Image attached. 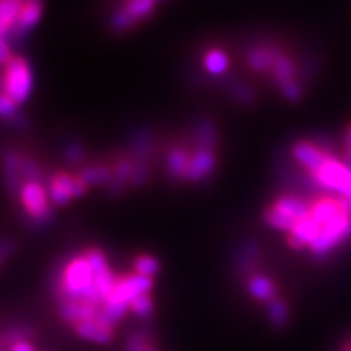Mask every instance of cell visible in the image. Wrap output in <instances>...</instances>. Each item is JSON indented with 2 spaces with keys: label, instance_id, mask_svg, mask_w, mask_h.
Segmentation results:
<instances>
[{
  "label": "cell",
  "instance_id": "14",
  "mask_svg": "<svg viewBox=\"0 0 351 351\" xmlns=\"http://www.w3.org/2000/svg\"><path fill=\"white\" fill-rule=\"evenodd\" d=\"M280 54H282V51L278 47L270 46V44H262V46H256L249 51L247 64L257 73L271 72Z\"/></svg>",
  "mask_w": 351,
  "mask_h": 351
},
{
  "label": "cell",
  "instance_id": "39",
  "mask_svg": "<svg viewBox=\"0 0 351 351\" xmlns=\"http://www.w3.org/2000/svg\"><path fill=\"white\" fill-rule=\"evenodd\" d=\"M7 351H36V348H34L28 340H21V341H16V343H13Z\"/></svg>",
  "mask_w": 351,
  "mask_h": 351
},
{
  "label": "cell",
  "instance_id": "5",
  "mask_svg": "<svg viewBox=\"0 0 351 351\" xmlns=\"http://www.w3.org/2000/svg\"><path fill=\"white\" fill-rule=\"evenodd\" d=\"M351 238V213H345L335 218L320 230V234L309 245L311 252L317 257L327 256L337 245Z\"/></svg>",
  "mask_w": 351,
  "mask_h": 351
},
{
  "label": "cell",
  "instance_id": "16",
  "mask_svg": "<svg viewBox=\"0 0 351 351\" xmlns=\"http://www.w3.org/2000/svg\"><path fill=\"white\" fill-rule=\"evenodd\" d=\"M245 287H247L249 295H251L254 300L261 302H267V304H269L270 301L278 298L276 296V285L274 283V280L269 278L267 275L252 274L247 278Z\"/></svg>",
  "mask_w": 351,
  "mask_h": 351
},
{
  "label": "cell",
  "instance_id": "32",
  "mask_svg": "<svg viewBox=\"0 0 351 351\" xmlns=\"http://www.w3.org/2000/svg\"><path fill=\"white\" fill-rule=\"evenodd\" d=\"M83 156H85V150H83V147L80 143L72 142V143H69L67 147H65L64 160H65V163H67V165L77 166L78 163H82Z\"/></svg>",
  "mask_w": 351,
  "mask_h": 351
},
{
  "label": "cell",
  "instance_id": "19",
  "mask_svg": "<svg viewBox=\"0 0 351 351\" xmlns=\"http://www.w3.org/2000/svg\"><path fill=\"white\" fill-rule=\"evenodd\" d=\"M194 140H195L197 150H212V152L217 150L218 129L217 125H215V122L210 119L200 121L195 127Z\"/></svg>",
  "mask_w": 351,
  "mask_h": 351
},
{
  "label": "cell",
  "instance_id": "3",
  "mask_svg": "<svg viewBox=\"0 0 351 351\" xmlns=\"http://www.w3.org/2000/svg\"><path fill=\"white\" fill-rule=\"evenodd\" d=\"M315 189L351 200V169L343 161L330 156L317 171L307 173Z\"/></svg>",
  "mask_w": 351,
  "mask_h": 351
},
{
  "label": "cell",
  "instance_id": "42",
  "mask_svg": "<svg viewBox=\"0 0 351 351\" xmlns=\"http://www.w3.org/2000/svg\"><path fill=\"white\" fill-rule=\"evenodd\" d=\"M0 351H5V350H0Z\"/></svg>",
  "mask_w": 351,
  "mask_h": 351
},
{
  "label": "cell",
  "instance_id": "28",
  "mask_svg": "<svg viewBox=\"0 0 351 351\" xmlns=\"http://www.w3.org/2000/svg\"><path fill=\"white\" fill-rule=\"evenodd\" d=\"M153 148V135L150 132H140L137 137L134 138V143H132V153H134L135 158H145L148 153L152 152Z\"/></svg>",
  "mask_w": 351,
  "mask_h": 351
},
{
  "label": "cell",
  "instance_id": "26",
  "mask_svg": "<svg viewBox=\"0 0 351 351\" xmlns=\"http://www.w3.org/2000/svg\"><path fill=\"white\" fill-rule=\"evenodd\" d=\"M258 258H261V247H258L257 243L254 241H249L247 244L244 245L243 251L239 252L238 261H236V267H238V271H249L256 265Z\"/></svg>",
  "mask_w": 351,
  "mask_h": 351
},
{
  "label": "cell",
  "instance_id": "41",
  "mask_svg": "<svg viewBox=\"0 0 351 351\" xmlns=\"http://www.w3.org/2000/svg\"><path fill=\"white\" fill-rule=\"evenodd\" d=\"M341 351H351V341H348V343H346L343 348H341Z\"/></svg>",
  "mask_w": 351,
  "mask_h": 351
},
{
  "label": "cell",
  "instance_id": "12",
  "mask_svg": "<svg viewBox=\"0 0 351 351\" xmlns=\"http://www.w3.org/2000/svg\"><path fill=\"white\" fill-rule=\"evenodd\" d=\"M3 176L12 194L19 195L20 189L26 182L25 179V158L16 150H10L3 156Z\"/></svg>",
  "mask_w": 351,
  "mask_h": 351
},
{
  "label": "cell",
  "instance_id": "2",
  "mask_svg": "<svg viewBox=\"0 0 351 351\" xmlns=\"http://www.w3.org/2000/svg\"><path fill=\"white\" fill-rule=\"evenodd\" d=\"M33 72L28 60L21 56H13V59L3 67L2 91L16 106L28 101L33 91Z\"/></svg>",
  "mask_w": 351,
  "mask_h": 351
},
{
  "label": "cell",
  "instance_id": "18",
  "mask_svg": "<svg viewBox=\"0 0 351 351\" xmlns=\"http://www.w3.org/2000/svg\"><path fill=\"white\" fill-rule=\"evenodd\" d=\"M202 65L207 70L210 75H223V73L228 72L231 65V59L228 56V52L221 47H210L204 52V57H202Z\"/></svg>",
  "mask_w": 351,
  "mask_h": 351
},
{
  "label": "cell",
  "instance_id": "38",
  "mask_svg": "<svg viewBox=\"0 0 351 351\" xmlns=\"http://www.w3.org/2000/svg\"><path fill=\"white\" fill-rule=\"evenodd\" d=\"M345 161L343 163L348 166L351 169V125L348 127V130H346V137H345Z\"/></svg>",
  "mask_w": 351,
  "mask_h": 351
},
{
  "label": "cell",
  "instance_id": "35",
  "mask_svg": "<svg viewBox=\"0 0 351 351\" xmlns=\"http://www.w3.org/2000/svg\"><path fill=\"white\" fill-rule=\"evenodd\" d=\"M278 90H280V93L283 95V98L291 101V103H296V101L301 99L302 90H301V85H300V82H298V80L285 83V85L278 86Z\"/></svg>",
  "mask_w": 351,
  "mask_h": 351
},
{
  "label": "cell",
  "instance_id": "7",
  "mask_svg": "<svg viewBox=\"0 0 351 351\" xmlns=\"http://www.w3.org/2000/svg\"><path fill=\"white\" fill-rule=\"evenodd\" d=\"M153 285H155V282H153L152 278H145V276H140L137 274L122 275L117 278V283L116 287H114L111 296H109L104 302L125 306L130 309V302L134 301L135 298L152 293Z\"/></svg>",
  "mask_w": 351,
  "mask_h": 351
},
{
  "label": "cell",
  "instance_id": "6",
  "mask_svg": "<svg viewBox=\"0 0 351 351\" xmlns=\"http://www.w3.org/2000/svg\"><path fill=\"white\" fill-rule=\"evenodd\" d=\"M49 199L57 207L67 205L73 199H80L88 192V187L78 174L56 173L47 182Z\"/></svg>",
  "mask_w": 351,
  "mask_h": 351
},
{
  "label": "cell",
  "instance_id": "1",
  "mask_svg": "<svg viewBox=\"0 0 351 351\" xmlns=\"http://www.w3.org/2000/svg\"><path fill=\"white\" fill-rule=\"evenodd\" d=\"M57 291H59L60 302L78 300L91 302L99 309L103 306L95 288V271L85 254L72 257L65 263L57 282Z\"/></svg>",
  "mask_w": 351,
  "mask_h": 351
},
{
  "label": "cell",
  "instance_id": "29",
  "mask_svg": "<svg viewBox=\"0 0 351 351\" xmlns=\"http://www.w3.org/2000/svg\"><path fill=\"white\" fill-rule=\"evenodd\" d=\"M150 343H152L150 333L145 330H135L125 339L124 351H142Z\"/></svg>",
  "mask_w": 351,
  "mask_h": 351
},
{
  "label": "cell",
  "instance_id": "11",
  "mask_svg": "<svg viewBox=\"0 0 351 351\" xmlns=\"http://www.w3.org/2000/svg\"><path fill=\"white\" fill-rule=\"evenodd\" d=\"M59 314L65 322L73 327V326H78V324L88 322V320H93L98 317L99 307L86 301L69 300V301L60 302Z\"/></svg>",
  "mask_w": 351,
  "mask_h": 351
},
{
  "label": "cell",
  "instance_id": "34",
  "mask_svg": "<svg viewBox=\"0 0 351 351\" xmlns=\"http://www.w3.org/2000/svg\"><path fill=\"white\" fill-rule=\"evenodd\" d=\"M0 117L5 121H16L19 117V106L3 93H0Z\"/></svg>",
  "mask_w": 351,
  "mask_h": 351
},
{
  "label": "cell",
  "instance_id": "23",
  "mask_svg": "<svg viewBox=\"0 0 351 351\" xmlns=\"http://www.w3.org/2000/svg\"><path fill=\"white\" fill-rule=\"evenodd\" d=\"M160 270L161 263L158 261V257L152 256V254H140V256L135 257L134 274L145 276V278L155 280V276L160 274Z\"/></svg>",
  "mask_w": 351,
  "mask_h": 351
},
{
  "label": "cell",
  "instance_id": "10",
  "mask_svg": "<svg viewBox=\"0 0 351 351\" xmlns=\"http://www.w3.org/2000/svg\"><path fill=\"white\" fill-rule=\"evenodd\" d=\"M293 156L298 163L302 165L306 168L307 173H314L322 166L328 158L332 156V153L328 150H324L319 145L311 143V142H298L293 147Z\"/></svg>",
  "mask_w": 351,
  "mask_h": 351
},
{
  "label": "cell",
  "instance_id": "21",
  "mask_svg": "<svg viewBox=\"0 0 351 351\" xmlns=\"http://www.w3.org/2000/svg\"><path fill=\"white\" fill-rule=\"evenodd\" d=\"M21 3V0H0V36L5 38L15 29Z\"/></svg>",
  "mask_w": 351,
  "mask_h": 351
},
{
  "label": "cell",
  "instance_id": "8",
  "mask_svg": "<svg viewBox=\"0 0 351 351\" xmlns=\"http://www.w3.org/2000/svg\"><path fill=\"white\" fill-rule=\"evenodd\" d=\"M73 332H75L78 339L91 341V343L96 345H109L116 339V326H112V324L106 322L101 317L73 326Z\"/></svg>",
  "mask_w": 351,
  "mask_h": 351
},
{
  "label": "cell",
  "instance_id": "13",
  "mask_svg": "<svg viewBox=\"0 0 351 351\" xmlns=\"http://www.w3.org/2000/svg\"><path fill=\"white\" fill-rule=\"evenodd\" d=\"M270 208H274L275 212H278L280 215H283L285 218H288L293 225H296L300 219L309 215L311 202L296 195H283L278 197V199L270 205Z\"/></svg>",
  "mask_w": 351,
  "mask_h": 351
},
{
  "label": "cell",
  "instance_id": "30",
  "mask_svg": "<svg viewBox=\"0 0 351 351\" xmlns=\"http://www.w3.org/2000/svg\"><path fill=\"white\" fill-rule=\"evenodd\" d=\"M135 25L137 23H135V21L132 20L124 10H122V7L117 12H114L111 20H109V26H111L112 32H116V33L130 32Z\"/></svg>",
  "mask_w": 351,
  "mask_h": 351
},
{
  "label": "cell",
  "instance_id": "37",
  "mask_svg": "<svg viewBox=\"0 0 351 351\" xmlns=\"http://www.w3.org/2000/svg\"><path fill=\"white\" fill-rule=\"evenodd\" d=\"M13 59L12 56V49H10V44L7 43V39L3 36H0V65H5L10 62V60Z\"/></svg>",
  "mask_w": 351,
  "mask_h": 351
},
{
  "label": "cell",
  "instance_id": "31",
  "mask_svg": "<svg viewBox=\"0 0 351 351\" xmlns=\"http://www.w3.org/2000/svg\"><path fill=\"white\" fill-rule=\"evenodd\" d=\"M83 254H85V257L88 258V262H90L91 269H93L95 274H98V271H103L104 269H108V267H109L106 254L101 251V249L91 247Z\"/></svg>",
  "mask_w": 351,
  "mask_h": 351
},
{
  "label": "cell",
  "instance_id": "27",
  "mask_svg": "<svg viewBox=\"0 0 351 351\" xmlns=\"http://www.w3.org/2000/svg\"><path fill=\"white\" fill-rule=\"evenodd\" d=\"M130 313L143 320L152 317L153 313H155V301H153L150 293L135 298V300L130 302Z\"/></svg>",
  "mask_w": 351,
  "mask_h": 351
},
{
  "label": "cell",
  "instance_id": "36",
  "mask_svg": "<svg viewBox=\"0 0 351 351\" xmlns=\"http://www.w3.org/2000/svg\"><path fill=\"white\" fill-rule=\"evenodd\" d=\"M39 176H41V169L36 160L32 158H25V179L26 181H39Z\"/></svg>",
  "mask_w": 351,
  "mask_h": 351
},
{
  "label": "cell",
  "instance_id": "15",
  "mask_svg": "<svg viewBox=\"0 0 351 351\" xmlns=\"http://www.w3.org/2000/svg\"><path fill=\"white\" fill-rule=\"evenodd\" d=\"M192 153L187 150L186 147L176 145V147L169 148V152L165 156V166L166 171L174 181H186V174L189 169V163H191Z\"/></svg>",
  "mask_w": 351,
  "mask_h": 351
},
{
  "label": "cell",
  "instance_id": "4",
  "mask_svg": "<svg viewBox=\"0 0 351 351\" xmlns=\"http://www.w3.org/2000/svg\"><path fill=\"white\" fill-rule=\"evenodd\" d=\"M25 213L34 221H46L52 217V207L47 187L41 181H26L19 192Z\"/></svg>",
  "mask_w": 351,
  "mask_h": 351
},
{
  "label": "cell",
  "instance_id": "17",
  "mask_svg": "<svg viewBox=\"0 0 351 351\" xmlns=\"http://www.w3.org/2000/svg\"><path fill=\"white\" fill-rule=\"evenodd\" d=\"M43 3L36 2V0H28V2L21 3L19 20H16L13 32L16 34H25L29 29H33L39 23V20L43 19Z\"/></svg>",
  "mask_w": 351,
  "mask_h": 351
},
{
  "label": "cell",
  "instance_id": "40",
  "mask_svg": "<svg viewBox=\"0 0 351 351\" xmlns=\"http://www.w3.org/2000/svg\"><path fill=\"white\" fill-rule=\"evenodd\" d=\"M142 351H158V350H156V346H155V345H153V343H150V345H148V346H147V348H143Z\"/></svg>",
  "mask_w": 351,
  "mask_h": 351
},
{
  "label": "cell",
  "instance_id": "22",
  "mask_svg": "<svg viewBox=\"0 0 351 351\" xmlns=\"http://www.w3.org/2000/svg\"><path fill=\"white\" fill-rule=\"evenodd\" d=\"M271 77H274L276 86H282L285 83L296 80L298 67L295 60L282 52V54L278 56V59H276L274 69H271Z\"/></svg>",
  "mask_w": 351,
  "mask_h": 351
},
{
  "label": "cell",
  "instance_id": "24",
  "mask_svg": "<svg viewBox=\"0 0 351 351\" xmlns=\"http://www.w3.org/2000/svg\"><path fill=\"white\" fill-rule=\"evenodd\" d=\"M155 8L156 2H153V0H130V2H125L124 5H122V10H124L135 23H138V21L150 16Z\"/></svg>",
  "mask_w": 351,
  "mask_h": 351
},
{
  "label": "cell",
  "instance_id": "20",
  "mask_svg": "<svg viewBox=\"0 0 351 351\" xmlns=\"http://www.w3.org/2000/svg\"><path fill=\"white\" fill-rule=\"evenodd\" d=\"M78 176H80V178L83 179V182H85L88 187L104 186V184L109 186L114 179L112 166H106V165L86 166V168L78 171Z\"/></svg>",
  "mask_w": 351,
  "mask_h": 351
},
{
  "label": "cell",
  "instance_id": "9",
  "mask_svg": "<svg viewBox=\"0 0 351 351\" xmlns=\"http://www.w3.org/2000/svg\"><path fill=\"white\" fill-rule=\"evenodd\" d=\"M218 165L217 152L212 150H195L191 156V163L186 174V181L202 182L215 173Z\"/></svg>",
  "mask_w": 351,
  "mask_h": 351
},
{
  "label": "cell",
  "instance_id": "25",
  "mask_svg": "<svg viewBox=\"0 0 351 351\" xmlns=\"http://www.w3.org/2000/svg\"><path fill=\"white\" fill-rule=\"evenodd\" d=\"M288 304L282 298H275L267 304V317H269L270 324L276 328H283L288 324Z\"/></svg>",
  "mask_w": 351,
  "mask_h": 351
},
{
  "label": "cell",
  "instance_id": "33",
  "mask_svg": "<svg viewBox=\"0 0 351 351\" xmlns=\"http://www.w3.org/2000/svg\"><path fill=\"white\" fill-rule=\"evenodd\" d=\"M231 93L236 99L239 101V103L252 104L254 101H256V93H254L252 88H249L247 85H244V83L241 82L234 83V85L231 86Z\"/></svg>",
  "mask_w": 351,
  "mask_h": 351
}]
</instances>
